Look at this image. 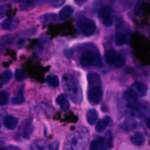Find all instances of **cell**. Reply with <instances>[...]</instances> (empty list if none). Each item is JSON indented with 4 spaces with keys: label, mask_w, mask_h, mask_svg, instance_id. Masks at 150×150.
<instances>
[{
    "label": "cell",
    "mask_w": 150,
    "mask_h": 150,
    "mask_svg": "<svg viewBox=\"0 0 150 150\" xmlns=\"http://www.w3.org/2000/svg\"><path fill=\"white\" fill-rule=\"evenodd\" d=\"M127 38H128V35L127 32L122 30L117 31L115 34V38H114L115 44L117 46H122L127 43Z\"/></svg>",
    "instance_id": "7c38bea8"
},
{
    "label": "cell",
    "mask_w": 150,
    "mask_h": 150,
    "mask_svg": "<svg viewBox=\"0 0 150 150\" xmlns=\"http://www.w3.org/2000/svg\"><path fill=\"white\" fill-rule=\"evenodd\" d=\"M86 1H87V0H75V1H76V2L77 3V4H79V5L84 4Z\"/></svg>",
    "instance_id": "4dcf8cb0"
},
{
    "label": "cell",
    "mask_w": 150,
    "mask_h": 150,
    "mask_svg": "<svg viewBox=\"0 0 150 150\" xmlns=\"http://www.w3.org/2000/svg\"><path fill=\"white\" fill-rule=\"evenodd\" d=\"M56 103L62 111H67L70 107L67 95L61 94V95H58L56 98Z\"/></svg>",
    "instance_id": "30bf717a"
},
{
    "label": "cell",
    "mask_w": 150,
    "mask_h": 150,
    "mask_svg": "<svg viewBox=\"0 0 150 150\" xmlns=\"http://www.w3.org/2000/svg\"><path fill=\"white\" fill-rule=\"evenodd\" d=\"M130 142L132 144L136 146H141L144 144L146 139L144 135L139 132H136L133 136L130 137Z\"/></svg>",
    "instance_id": "ac0fdd59"
},
{
    "label": "cell",
    "mask_w": 150,
    "mask_h": 150,
    "mask_svg": "<svg viewBox=\"0 0 150 150\" xmlns=\"http://www.w3.org/2000/svg\"><path fill=\"white\" fill-rule=\"evenodd\" d=\"M79 62L81 65L84 67L100 66L101 64L100 54L97 51L89 49L85 50L81 55Z\"/></svg>",
    "instance_id": "5b68a950"
},
{
    "label": "cell",
    "mask_w": 150,
    "mask_h": 150,
    "mask_svg": "<svg viewBox=\"0 0 150 150\" xmlns=\"http://www.w3.org/2000/svg\"><path fill=\"white\" fill-rule=\"evenodd\" d=\"M146 126H147L148 128H149L150 130V118H149L147 120H146Z\"/></svg>",
    "instance_id": "d6a6232c"
},
{
    "label": "cell",
    "mask_w": 150,
    "mask_h": 150,
    "mask_svg": "<svg viewBox=\"0 0 150 150\" xmlns=\"http://www.w3.org/2000/svg\"><path fill=\"white\" fill-rule=\"evenodd\" d=\"M125 57L122 54H121V53H119L118 57H117V61H116L115 64H114V67H117V68H120V67H123V66L125 65Z\"/></svg>",
    "instance_id": "d4e9b609"
},
{
    "label": "cell",
    "mask_w": 150,
    "mask_h": 150,
    "mask_svg": "<svg viewBox=\"0 0 150 150\" xmlns=\"http://www.w3.org/2000/svg\"><path fill=\"white\" fill-rule=\"evenodd\" d=\"M112 147V136L110 131H108L105 136L99 137L92 141L89 145V149L92 150L107 149Z\"/></svg>",
    "instance_id": "8992f818"
},
{
    "label": "cell",
    "mask_w": 150,
    "mask_h": 150,
    "mask_svg": "<svg viewBox=\"0 0 150 150\" xmlns=\"http://www.w3.org/2000/svg\"><path fill=\"white\" fill-rule=\"evenodd\" d=\"M15 78H16V80L18 81H22L26 79V76H25V74L21 70L16 69V72H15Z\"/></svg>",
    "instance_id": "4316f807"
},
{
    "label": "cell",
    "mask_w": 150,
    "mask_h": 150,
    "mask_svg": "<svg viewBox=\"0 0 150 150\" xmlns=\"http://www.w3.org/2000/svg\"><path fill=\"white\" fill-rule=\"evenodd\" d=\"M20 21L17 18H10L4 20L0 24V26L4 30H13L18 26Z\"/></svg>",
    "instance_id": "ba28073f"
},
{
    "label": "cell",
    "mask_w": 150,
    "mask_h": 150,
    "mask_svg": "<svg viewBox=\"0 0 150 150\" xmlns=\"http://www.w3.org/2000/svg\"><path fill=\"white\" fill-rule=\"evenodd\" d=\"M45 82L50 86H52L54 88L58 87L59 85V81L58 77L54 75H49L45 78Z\"/></svg>",
    "instance_id": "7402d4cb"
},
{
    "label": "cell",
    "mask_w": 150,
    "mask_h": 150,
    "mask_svg": "<svg viewBox=\"0 0 150 150\" xmlns=\"http://www.w3.org/2000/svg\"><path fill=\"white\" fill-rule=\"evenodd\" d=\"M10 7V6L9 4H3V5L0 6V19L5 16L6 13H7Z\"/></svg>",
    "instance_id": "83f0119b"
},
{
    "label": "cell",
    "mask_w": 150,
    "mask_h": 150,
    "mask_svg": "<svg viewBox=\"0 0 150 150\" xmlns=\"http://www.w3.org/2000/svg\"><path fill=\"white\" fill-rule=\"evenodd\" d=\"M89 140V133L86 128H81L74 132L67 138L65 143L66 149H84Z\"/></svg>",
    "instance_id": "3957f363"
},
{
    "label": "cell",
    "mask_w": 150,
    "mask_h": 150,
    "mask_svg": "<svg viewBox=\"0 0 150 150\" xmlns=\"http://www.w3.org/2000/svg\"><path fill=\"white\" fill-rule=\"evenodd\" d=\"M99 16L104 26L110 27L113 25V10L108 5L103 6L99 10Z\"/></svg>",
    "instance_id": "52a82bcc"
},
{
    "label": "cell",
    "mask_w": 150,
    "mask_h": 150,
    "mask_svg": "<svg viewBox=\"0 0 150 150\" xmlns=\"http://www.w3.org/2000/svg\"><path fill=\"white\" fill-rule=\"evenodd\" d=\"M62 83L67 96L75 104L80 105L83 101V94L77 79L70 74H64L62 79Z\"/></svg>",
    "instance_id": "6da1fadb"
},
{
    "label": "cell",
    "mask_w": 150,
    "mask_h": 150,
    "mask_svg": "<svg viewBox=\"0 0 150 150\" xmlns=\"http://www.w3.org/2000/svg\"><path fill=\"white\" fill-rule=\"evenodd\" d=\"M42 23L44 25H47L50 23H54L57 21V16L54 13H48V14L44 15L42 18Z\"/></svg>",
    "instance_id": "603a6c76"
},
{
    "label": "cell",
    "mask_w": 150,
    "mask_h": 150,
    "mask_svg": "<svg viewBox=\"0 0 150 150\" xmlns=\"http://www.w3.org/2000/svg\"><path fill=\"white\" fill-rule=\"evenodd\" d=\"M132 89L138 95V96L144 97L147 94V86L142 82H135L132 86Z\"/></svg>",
    "instance_id": "4fadbf2b"
},
{
    "label": "cell",
    "mask_w": 150,
    "mask_h": 150,
    "mask_svg": "<svg viewBox=\"0 0 150 150\" xmlns=\"http://www.w3.org/2000/svg\"><path fill=\"white\" fill-rule=\"evenodd\" d=\"M15 2H17V3H27L29 2V0H13Z\"/></svg>",
    "instance_id": "1f68e13d"
},
{
    "label": "cell",
    "mask_w": 150,
    "mask_h": 150,
    "mask_svg": "<svg viewBox=\"0 0 150 150\" xmlns=\"http://www.w3.org/2000/svg\"><path fill=\"white\" fill-rule=\"evenodd\" d=\"M18 120L13 116H6L3 120V124L4 127L8 130H14L18 125Z\"/></svg>",
    "instance_id": "9a60e30c"
},
{
    "label": "cell",
    "mask_w": 150,
    "mask_h": 150,
    "mask_svg": "<svg viewBox=\"0 0 150 150\" xmlns=\"http://www.w3.org/2000/svg\"><path fill=\"white\" fill-rule=\"evenodd\" d=\"M119 53H117L115 50L110 49L105 53V62L109 65L114 66L116 61L118 57Z\"/></svg>",
    "instance_id": "e0dca14e"
},
{
    "label": "cell",
    "mask_w": 150,
    "mask_h": 150,
    "mask_svg": "<svg viewBox=\"0 0 150 150\" xmlns=\"http://www.w3.org/2000/svg\"><path fill=\"white\" fill-rule=\"evenodd\" d=\"M9 100V94L5 91H0V105H4Z\"/></svg>",
    "instance_id": "484cf974"
},
{
    "label": "cell",
    "mask_w": 150,
    "mask_h": 150,
    "mask_svg": "<svg viewBox=\"0 0 150 150\" xmlns=\"http://www.w3.org/2000/svg\"><path fill=\"white\" fill-rule=\"evenodd\" d=\"M73 13H74V9L72 6L66 5L62 9L59 13V18L60 21H67L73 16Z\"/></svg>",
    "instance_id": "9c48e42d"
},
{
    "label": "cell",
    "mask_w": 150,
    "mask_h": 150,
    "mask_svg": "<svg viewBox=\"0 0 150 150\" xmlns=\"http://www.w3.org/2000/svg\"><path fill=\"white\" fill-rule=\"evenodd\" d=\"M34 130V125H33V120L32 117L28 119L26 121V123L24 125L23 130V137L25 139H29L32 136V133Z\"/></svg>",
    "instance_id": "8fae6325"
},
{
    "label": "cell",
    "mask_w": 150,
    "mask_h": 150,
    "mask_svg": "<svg viewBox=\"0 0 150 150\" xmlns=\"http://www.w3.org/2000/svg\"><path fill=\"white\" fill-rule=\"evenodd\" d=\"M142 3H143V0H138L137 3H136V7H135V14L136 16H139L141 14Z\"/></svg>",
    "instance_id": "f1b7e54d"
},
{
    "label": "cell",
    "mask_w": 150,
    "mask_h": 150,
    "mask_svg": "<svg viewBox=\"0 0 150 150\" xmlns=\"http://www.w3.org/2000/svg\"><path fill=\"white\" fill-rule=\"evenodd\" d=\"M23 89H24V86H21V88L19 89L17 95H16L14 98H13V99H12V103L13 105H21V104L25 102Z\"/></svg>",
    "instance_id": "44dd1931"
},
{
    "label": "cell",
    "mask_w": 150,
    "mask_h": 150,
    "mask_svg": "<svg viewBox=\"0 0 150 150\" xmlns=\"http://www.w3.org/2000/svg\"><path fill=\"white\" fill-rule=\"evenodd\" d=\"M78 29L82 35L90 37L95 35L97 29V25L95 21L85 16H80L76 22Z\"/></svg>",
    "instance_id": "277c9868"
},
{
    "label": "cell",
    "mask_w": 150,
    "mask_h": 150,
    "mask_svg": "<svg viewBox=\"0 0 150 150\" xmlns=\"http://www.w3.org/2000/svg\"><path fill=\"white\" fill-rule=\"evenodd\" d=\"M66 0H51V4L55 8H58L64 4Z\"/></svg>",
    "instance_id": "f546056e"
},
{
    "label": "cell",
    "mask_w": 150,
    "mask_h": 150,
    "mask_svg": "<svg viewBox=\"0 0 150 150\" xmlns=\"http://www.w3.org/2000/svg\"><path fill=\"white\" fill-rule=\"evenodd\" d=\"M137 95L133 89H127L123 93V99L125 102H134L138 100Z\"/></svg>",
    "instance_id": "ffe728a7"
},
{
    "label": "cell",
    "mask_w": 150,
    "mask_h": 150,
    "mask_svg": "<svg viewBox=\"0 0 150 150\" xmlns=\"http://www.w3.org/2000/svg\"><path fill=\"white\" fill-rule=\"evenodd\" d=\"M88 79V100L92 105H98L103 98V86L101 78L98 73H89Z\"/></svg>",
    "instance_id": "7a4b0ae2"
},
{
    "label": "cell",
    "mask_w": 150,
    "mask_h": 150,
    "mask_svg": "<svg viewBox=\"0 0 150 150\" xmlns=\"http://www.w3.org/2000/svg\"><path fill=\"white\" fill-rule=\"evenodd\" d=\"M12 78H13V73L10 70H5L4 72H3L2 74L0 76L2 84H6V83H8L11 80Z\"/></svg>",
    "instance_id": "cb8c5ba5"
},
{
    "label": "cell",
    "mask_w": 150,
    "mask_h": 150,
    "mask_svg": "<svg viewBox=\"0 0 150 150\" xmlns=\"http://www.w3.org/2000/svg\"><path fill=\"white\" fill-rule=\"evenodd\" d=\"M137 127V122L131 117L126 119L124 122L120 125V127L125 132H130Z\"/></svg>",
    "instance_id": "5bb4252c"
},
{
    "label": "cell",
    "mask_w": 150,
    "mask_h": 150,
    "mask_svg": "<svg viewBox=\"0 0 150 150\" xmlns=\"http://www.w3.org/2000/svg\"><path fill=\"white\" fill-rule=\"evenodd\" d=\"M110 122H111V118L108 116L100 119L95 126V130L98 133H103V131H105L106 127L109 125Z\"/></svg>",
    "instance_id": "2e32d148"
},
{
    "label": "cell",
    "mask_w": 150,
    "mask_h": 150,
    "mask_svg": "<svg viewBox=\"0 0 150 150\" xmlns=\"http://www.w3.org/2000/svg\"><path fill=\"white\" fill-rule=\"evenodd\" d=\"M98 119V111L95 109H89L86 112V120L90 125H93L97 122Z\"/></svg>",
    "instance_id": "d6986e66"
}]
</instances>
